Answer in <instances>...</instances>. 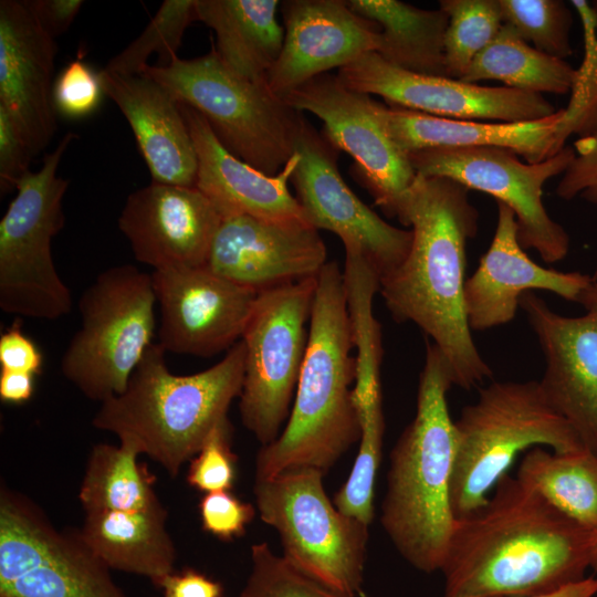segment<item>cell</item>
<instances>
[{
    "label": "cell",
    "instance_id": "d6a6232c",
    "mask_svg": "<svg viewBox=\"0 0 597 597\" xmlns=\"http://www.w3.org/2000/svg\"><path fill=\"white\" fill-rule=\"evenodd\" d=\"M198 21L196 0H165L145 30L122 52L112 57L105 70L121 75L142 74L153 53L158 66L176 60L186 29Z\"/></svg>",
    "mask_w": 597,
    "mask_h": 597
},
{
    "label": "cell",
    "instance_id": "d6986e66",
    "mask_svg": "<svg viewBox=\"0 0 597 597\" xmlns=\"http://www.w3.org/2000/svg\"><path fill=\"white\" fill-rule=\"evenodd\" d=\"M222 216L197 187L151 181L133 191L118 229L134 258L156 270L207 265Z\"/></svg>",
    "mask_w": 597,
    "mask_h": 597
},
{
    "label": "cell",
    "instance_id": "f1b7e54d",
    "mask_svg": "<svg viewBox=\"0 0 597 597\" xmlns=\"http://www.w3.org/2000/svg\"><path fill=\"white\" fill-rule=\"evenodd\" d=\"M576 74L568 62L538 51L504 23L461 80L476 84L495 80L525 92L564 95L572 91Z\"/></svg>",
    "mask_w": 597,
    "mask_h": 597
},
{
    "label": "cell",
    "instance_id": "3957f363",
    "mask_svg": "<svg viewBox=\"0 0 597 597\" xmlns=\"http://www.w3.org/2000/svg\"><path fill=\"white\" fill-rule=\"evenodd\" d=\"M353 333L343 271L327 261L317 275L308 341L294 401L277 439L262 446L255 478L310 467L324 473L359 440L353 402L356 377Z\"/></svg>",
    "mask_w": 597,
    "mask_h": 597
},
{
    "label": "cell",
    "instance_id": "5bb4252c",
    "mask_svg": "<svg viewBox=\"0 0 597 597\" xmlns=\"http://www.w3.org/2000/svg\"><path fill=\"white\" fill-rule=\"evenodd\" d=\"M295 151L300 160L291 182L308 223L358 250L380 276L397 268L410 250L411 230L389 224L353 192L337 167L339 150L304 116Z\"/></svg>",
    "mask_w": 597,
    "mask_h": 597
},
{
    "label": "cell",
    "instance_id": "d590c367",
    "mask_svg": "<svg viewBox=\"0 0 597 597\" xmlns=\"http://www.w3.org/2000/svg\"><path fill=\"white\" fill-rule=\"evenodd\" d=\"M238 597H337L262 542L251 546V572Z\"/></svg>",
    "mask_w": 597,
    "mask_h": 597
},
{
    "label": "cell",
    "instance_id": "8fae6325",
    "mask_svg": "<svg viewBox=\"0 0 597 597\" xmlns=\"http://www.w3.org/2000/svg\"><path fill=\"white\" fill-rule=\"evenodd\" d=\"M317 276L258 293L242 335V425L262 443L274 442L292 408L304 362Z\"/></svg>",
    "mask_w": 597,
    "mask_h": 597
},
{
    "label": "cell",
    "instance_id": "ab89813d",
    "mask_svg": "<svg viewBox=\"0 0 597 597\" xmlns=\"http://www.w3.org/2000/svg\"><path fill=\"white\" fill-rule=\"evenodd\" d=\"M575 158L556 187L563 200L576 197L597 206V128L575 142Z\"/></svg>",
    "mask_w": 597,
    "mask_h": 597
},
{
    "label": "cell",
    "instance_id": "bcb514c9",
    "mask_svg": "<svg viewBox=\"0 0 597 597\" xmlns=\"http://www.w3.org/2000/svg\"><path fill=\"white\" fill-rule=\"evenodd\" d=\"M597 595V577L588 576L556 591L536 596H472V597H595Z\"/></svg>",
    "mask_w": 597,
    "mask_h": 597
},
{
    "label": "cell",
    "instance_id": "603a6c76",
    "mask_svg": "<svg viewBox=\"0 0 597 597\" xmlns=\"http://www.w3.org/2000/svg\"><path fill=\"white\" fill-rule=\"evenodd\" d=\"M179 105L197 154L196 187L222 218L247 214L265 220L308 222L287 186L300 160L296 151L280 172L266 175L230 153L199 112L186 104Z\"/></svg>",
    "mask_w": 597,
    "mask_h": 597
},
{
    "label": "cell",
    "instance_id": "484cf974",
    "mask_svg": "<svg viewBox=\"0 0 597 597\" xmlns=\"http://www.w3.org/2000/svg\"><path fill=\"white\" fill-rule=\"evenodd\" d=\"M78 534L109 569L148 578L159 588L175 572L176 547L167 530V511L85 513Z\"/></svg>",
    "mask_w": 597,
    "mask_h": 597
},
{
    "label": "cell",
    "instance_id": "4fadbf2b",
    "mask_svg": "<svg viewBox=\"0 0 597 597\" xmlns=\"http://www.w3.org/2000/svg\"><path fill=\"white\" fill-rule=\"evenodd\" d=\"M282 100L323 123V134L355 161V175L381 211L397 218L404 197L417 177L408 154L390 137L376 115L370 95L324 73L292 90Z\"/></svg>",
    "mask_w": 597,
    "mask_h": 597
},
{
    "label": "cell",
    "instance_id": "e575fe53",
    "mask_svg": "<svg viewBox=\"0 0 597 597\" xmlns=\"http://www.w3.org/2000/svg\"><path fill=\"white\" fill-rule=\"evenodd\" d=\"M577 9L586 31V54L577 70L572 87V97L556 129L558 150L564 148L566 139L576 134L585 137L597 128V39L595 21L590 6L586 1H572Z\"/></svg>",
    "mask_w": 597,
    "mask_h": 597
},
{
    "label": "cell",
    "instance_id": "f6af8a7d",
    "mask_svg": "<svg viewBox=\"0 0 597 597\" xmlns=\"http://www.w3.org/2000/svg\"><path fill=\"white\" fill-rule=\"evenodd\" d=\"M34 390V375L25 371L1 369L0 398L6 402L22 404Z\"/></svg>",
    "mask_w": 597,
    "mask_h": 597
},
{
    "label": "cell",
    "instance_id": "83f0119b",
    "mask_svg": "<svg viewBox=\"0 0 597 597\" xmlns=\"http://www.w3.org/2000/svg\"><path fill=\"white\" fill-rule=\"evenodd\" d=\"M347 4L379 25L376 53L388 63L417 74L447 76L448 15L443 10L420 9L398 0H347Z\"/></svg>",
    "mask_w": 597,
    "mask_h": 597
},
{
    "label": "cell",
    "instance_id": "f546056e",
    "mask_svg": "<svg viewBox=\"0 0 597 597\" xmlns=\"http://www.w3.org/2000/svg\"><path fill=\"white\" fill-rule=\"evenodd\" d=\"M516 475L567 517L597 531V454L587 449L558 453L533 447Z\"/></svg>",
    "mask_w": 597,
    "mask_h": 597
},
{
    "label": "cell",
    "instance_id": "6da1fadb",
    "mask_svg": "<svg viewBox=\"0 0 597 597\" xmlns=\"http://www.w3.org/2000/svg\"><path fill=\"white\" fill-rule=\"evenodd\" d=\"M596 536L506 473L481 507L454 519L441 567L444 597L556 591L585 578Z\"/></svg>",
    "mask_w": 597,
    "mask_h": 597
},
{
    "label": "cell",
    "instance_id": "681fc988",
    "mask_svg": "<svg viewBox=\"0 0 597 597\" xmlns=\"http://www.w3.org/2000/svg\"><path fill=\"white\" fill-rule=\"evenodd\" d=\"M595 279H597V268H596V272H595V275H594Z\"/></svg>",
    "mask_w": 597,
    "mask_h": 597
},
{
    "label": "cell",
    "instance_id": "277c9868",
    "mask_svg": "<svg viewBox=\"0 0 597 597\" xmlns=\"http://www.w3.org/2000/svg\"><path fill=\"white\" fill-rule=\"evenodd\" d=\"M454 386L450 366L427 344L417 409L390 453L381 525L399 554L423 573L441 570L454 523L451 481L455 426L447 392Z\"/></svg>",
    "mask_w": 597,
    "mask_h": 597
},
{
    "label": "cell",
    "instance_id": "7bdbcfd3",
    "mask_svg": "<svg viewBox=\"0 0 597 597\" xmlns=\"http://www.w3.org/2000/svg\"><path fill=\"white\" fill-rule=\"evenodd\" d=\"M40 27L52 39L65 33L84 2L82 0H25Z\"/></svg>",
    "mask_w": 597,
    "mask_h": 597
},
{
    "label": "cell",
    "instance_id": "ffe728a7",
    "mask_svg": "<svg viewBox=\"0 0 597 597\" xmlns=\"http://www.w3.org/2000/svg\"><path fill=\"white\" fill-rule=\"evenodd\" d=\"M281 54L266 75L279 97L305 82L377 52L379 25L355 13L344 0H285Z\"/></svg>",
    "mask_w": 597,
    "mask_h": 597
},
{
    "label": "cell",
    "instance_id": "8d00e7d4",
    "mask_svg": "<svg viewBox=\"0 0 597 597\" xmlns=\"http://www.w3.org/2000/svg\"><path fill=\"white\" fill-rule=\"evenodd\" d=\"M229 420L217 427L191 460L187 482L205 493L229 491L235 479L237 455L231 450Z\"/></svg>",
    "mask_w": 597,
    "mask_h": 597
},
{
    "label": "cell",
    "instance_id": "4dcf8cb0",
    "mask_svg": "<svg viewBox=\"0 0 597 597\" xmlns=\"http://www.w3.org/2000/svg\"><path fill=\"white\" fill-rule=\"evenodd\" d=\"M130 446L95 444L88 455L78 491L85 513L96 511L145 512L163 509L154 478Z\"/></svg>",
    "mask_w": 597,
    "mask_h": 597
},
{
    "label": "cell",
    "instance_id": "30bf717a",
    "mask_svg": "<svg viewBox=\"0 0 597 597\" xmlns=\"http://www.w3.org/2000/svg\"><path fill=\"white\" fill-rule=\"evenodd\" d=\"M75 133H66L36 171L17 184L0 221V308L39 320L70 314L72 296L54 265L52 239L65 223L62 201L69 180L57 176Z\"/></svg>",
    "mask_w": 597,
    "mask_h": 597
},
{
    "label": "cell",
    "instance_id": "ac0fdd59",
    "mask_svg": "<svg viewBox=\"0 0 597 597\" xmlns=\"http://www.w3.org/2000/svg\"><path fill=\"white\" fill-rule=\"evenodd\" d=\"M327 263L318 230L306 221H274L247 214L222 218L207 266L260 293L317 276Z\"/></svg>",
    "mask_w": 597,
    "mask_h": 597
},
{
    "label": "cell",
    "instance_id": "f35d334b",
    "mask_svg": "<svg viewBox=\"0 0 597 597\" xmlns=\"http://www.w3.org/2000/svg\"><path fill=\"white\" fill-rule=\"evenodd\" d=\"M202 528L211 535L230 541L244 534L255 509L230 491L206 493L199 503Z\"/></svg>",
    "mask_w": 597,
    "mask_h": 597
},
{
    "label": "cell",
    "instance_id": "9a60e30c",
    "mask_svg": "<svg viewBox=\"0 0 597 597\" xmlns=\"http://www.w3.org/2000/svg\"><path fill=\"white\" fill-rule=\"evenodd\" d=\"M336 75L347 87L378 95L387 105L452 119L519 123L556 112L541 94L412 73L388 63L376 52L359 56Z\"/></svg>",
    "mask_w": 597,
    "mask_h": 597
},
{
    "label": "cell",
    "instance_id": "74e56055",
    "mask_svg": "<svg viewBox=\"0 0 597 597\" xmlns=\"http://www.w3.org/2000/svg\"><path fill=\"white\" fill-rule=\"evenodd\" d=\"M104 94L100 74L81 57L71 61L53 84L55 112L69 118H82L92 114Z\"/></svg>",
    "mask_w": 597,
    "mask_h": 597
},
{
    "label": "cell",
    "instance_id": "1f68e13d",
    "mask_svg": "<svg viewBox=\"0 0 597 597\" xmlns=\"http://www.w3.org/2000/svg\"><path fill=\"white\" fill-rule=\"evenodd\" d=\"M448 15L444 66L448 77L461 80L476 55L503 27L499 0H441Z\"/></svg>",
    "mask_w": 597,
    "mask_h": 597
},
{
    "label": "cell",
    "instance_id": "60d3db41",
    "mask_svg": "<svg viewBox=\"0 0 597 597\" xmlns=\"http://www.w3.org/2000/svg\"><path fill=\"white\" fill-rule=\"evenodd\" d=\"M34 156L27 138L12 117L0 105V189H15L19 180L28 174Z\"/></svg>",
    "mask_w": 597,
    "mask_h": 597
},
{
    "label": "cell",
    "instance_id": "d4e9b609",
    "mask_svg": "<svg viewBox=\"0 0 597 597\" xmlns=\"http://www.w3.org/2000/svg\"><path fill=\"white\" fill-rule=\"evenodd\" d=\"M373 107L390 137L407 154L431 148L500 147L536 164L559 151L556 129L563 109L537 121L489 123L433 116L376 100Z\"/></svg>",
    "mask_w": 597,
    "mask_h": 597
},
{
    "label": "cell",
    "instance_id": "5b68a950",
    "mask_svg": "<svg viewBox=\"0 0 597 597\" xmlns=\"http://www.w3.org/2000/svg\"><path fill=\"white\" fill-rule=\"evenodd\" d=\"M165 353L153 343L125 390L101 402L92 425L176 478L213 430L229 420V408L242 389L244 345L240 339L220 362L191 375L170 373Z\"/></svg>",
    "mask_w": 597,
    "mask_h": 597
},
{
    "label": "cell",
    "instance_id": "7402d4cb",
    "mask_svg": "<svg viewBox=\"0 0 597 597\" xmlns=\"http://www.w3.org/2000/svg\"><path fill=\"white\" fill-rule=\"evenodd\" d=\"M56 51L54 39L24 1H0V105L34 156L49 145L56 129L52 98Z\"/></svg>",
    "mask_w": 597,
    "mask_h": 597
},
{
    "label": "cell",
    "instance_id": "9c48e42d",
    "mask_svg": "<svg viewBox=\"0 0 597 597\" xmlns=\"http://www.w3.org/2000/svg\"><path fill=\"white\" fill-rule=\"evenodd\" d=\"M151 274L133 264L101 272L78 301L81 326L61 359L63 376L103 402L122 394L156 327Z\"/></svg>",
    "mask_w": 597,
    "mask_h": 597
},
{
    "label": "cell",
    "instance_id": "44dd1931",
    "mask_svg": "<svg viewBox=\"0 0 597 597\" xmlns=\"http://www.w3.org/2000/svg\"><path fill=\"white\" fill-rule=\"evenodd\" d=\"M496 205L498 222L491 244L465 280L464 305L470 328L484 331L507 324L515 317L521 296L533 290L582 304L594 276L535 263L520 244L514 212L502 202Z\"/></svg>",
    "mask_w": 597,
    "mask_h": 597
},
{
    "label": "cell",
    "instance_id": "4316f807",
    "mask_svg": "<svg viewBox=\"0 0 597 597\" xmlns=\"http://www.w3.org/2000/svg\"><path fill=\"white\" fill-rule=\"evenodd\" d=\"M280 7L279 0H196L198 21L213 30L220 60L256 82H266L283 48Z\"/></svg>",
    "mask_w": 597,
    "mask_h": 597
},
{
    "label": "cell",
    "instance_id": "7a4b0ae2",
    "mask_svg": "<svg viewBox=\"0 0 597 597\" xmlns=\"http://www.w3.org/2000/svg\"><path fill=\"white\" fill-rule=\"evenodd\" d=\"M469 191L452 179L417 174L397 217L411 227L410 250L379 283L392 318L411 322L429 336L447 359L454 386L465 390L492 375L464 305L465 250L479 226Z\"/></svg>",
    "mask_w": 597,
    "mask_h": 597
},
{
    "label": "cell",
    "instance_id": "7dc6e473",
    "mask_svg": "<svg viewBox=\"0 0 597 597\" xmlns=\"http://www.w3.org/2000/svg\"><path fill=\"white\" fill-rule=\"evenodd\" d=\"M589 567L593 568L597 573V536H596L594 546L591 548Z\"/></svg>",
    "mask_w": 597,
    "mask_h": 597
},
{
    "label": "cell",
    "instance_id": "52a82bcc",
    "mask_svg": "<svg viewBox=\"0 0 597 597\" xmlns=\"http://www.w3.org/2000/svg\"><path fill=\"white\" fill-rule=\"evenodd\" d=\"M142 74L163 85L178 103L199 112L222 145L255 169L276 175L295 154L303 114L275 95L266 82L231 71L213 46L193 59L147 65Z\"/></svg>",
    "mask_w": 597,
    "mask_h": 597
},
{
    "label": "cell",
    "instance_id": "cb8c5ba5",
    "mask_svg": "<svg viewBox=\"0 0 597 597\" xmlns=\"http://www.w3.org/2000/svg\"><path fill=\"white\" fill-rule=\"evenodd\" d=\"M105 95L126 117L153 181L196 187L198 161L177 100L145 74L121 75L103 69Z\"/></svg>",
    "mask_w": 597,
    "mask_h": 597
},
{
    "label": "cell",
    "instance_id": "ee69618b",
    "mask_svg": "<svg viewBox=\"0 0 597 597\" xmlns=\"http://www.w3.org/2000/svg\"><path fill=\"white\" fill-rule=\"evenodd\" d=\"M163 597H221L222 586L207 575L186 568L174 572L160 584Z\"/></svg>",
    "mask_w": 597,
    "mask_h": 597
},
{
    "label": "cell",
    "instance_id": "e0dca14e",
    "mask_svg": "<svg viewBox=\"0 0 597 597\" xmlns=\"http://www.w3.org/2000/svg\"><path fill=\"white\" fill-rule=\"evenodd\" d=\"M582 305L584 315L568 317L533 292L520 300L545 356L543 392L584 448L597 454V279Z\"/></svg>",
    "mask_w": 597,
    "mask_h": 597
},
{
    "label": "cell",
    "instance_id": "8992f818",
    "mask_svg": "<svg viewBox=\"0 0 597 597\" xmlns=\"http://www.w3.org/2000/svg\"><path fill=\"white\" fill-rule=\"evenodd\" d=\"M454 426V517L481 507L520 452L538 446L558 453L585 449L536 380L491 383L462 409Z\"/></svg>",
    "mask_w": 597,
    "mask_h": 597
},
{
    "label": "cell",
    "instance_id": "836d02e7",
    "mask_svg": "<svg viewBox=\"0 0 597 597\" xmlns=\"http://www.w3.org/2000/svg\"><path fill=\"white\" fill-rule=\"evenodd\" d=\"M503 22L528 44L565 60L570 45L572 11L561 0H499Z\"/></svg>",
    "mask_w": 597,
    "mask_h": 597
},
{
    "label": "cell",
    "instance_id": "2e32d148",
    "mask_svg": "<svg viewBox=\"0 0 597 597\" xmlns=\"http://www.w3.org/2000/svg\"><path fill=\"white\" fill-rule=\"evenodd\" d=\"M160 320L158 344L167 353L212 357L243 335L258 293L207 265L151 273Z\"/></svg>",
    "mask_w": 597,
    "mask_h": 597
},
{
    "label": "cell",
    "instance_id": "7c38bea8",
    "mask_svg": "<svg viewBox=\"0 0 597 597\" xmlns=\"http://www.w3.org/2000/svg\"><path fill=\"white\" fill-rule=\"evenodd\" d=\"M575 149L565 146L536 164L523 163L514 151L500 147L431 148L408 154L418 175L452 179L469 190L491 195L515 214L523 249H534L547 263L563 260L569 250L566 230L543 203L544 184L567 169Z\"/></svg>",
    "mask_w": 597,
    "mask_h": 597
},
{
    "label": "cell",
    "instance_id": "c3c4849f",
    "mask_svg": "<svg viewBox=\"0 0 597 597\" xmlns=\"http://www.w3.org/2000/svg\"><path fill=\"white\" fill-rule=\"evenodd\" d=\"M589 6H590V10L594 17L595 25L597 29V0L593 1Z\"/></svg>",
    "mask_w": 597,
    "mask_h": 597
},
{
    "label": "cell",
    "instance_id": "b9f144b4",
    "mask_svg": "<svg viewBox=\"0 0 597 597\" xmlns=\"http://www.w3.org/2000/svg\"><path fill=\"white\" fill-rule=\"evenodd\" d=\"M43 357L34 344L21 329L19 322L4 331L0 336L1 369L39 374Z\"/></svg>",
    "mask_w": 597,
    "mask_h": 597
},
{
    "label": "cell",
    "instance_id": "ba28073f",
    "mask_svg": "<svg viewBox=\"0 0 597 597\" xmlns=\"http://www.w3.org/2000/svg\"><path fill=\"white\" fill-rule=\"evenodd\" d=\"M320 469L291 468L255 478L261 520L279 534L283 557L337 597L362 593L368 524L342 513L323 486Z\"/></svg>",
    "mask_w": 597,
    "mask_h": 597
}]
</instances>
